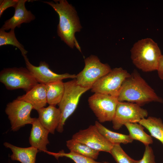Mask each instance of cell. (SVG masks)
<instances>
[{
	"instance_id": "f1b7e54d",
	"label": "cell",
	"mask_w": 163,
	"mask_h": 163,
	"mask_svg": "<svg viewBox=\"0 0 163 163\" xmlns=\"http://www.w3.org/2000/svg\"><path fill=\"white\" fill-rule=\"evenodd\" d=\"M104 163H110L108 161H104Z\"/></svg>"
},
{
	"instance_id": "ba28073f",
	"label": "cell",
	"mask_w": 163,
	"mask_h": 163,
	"mask_svg": "<svg viewBox=\"0 0 163 163\" xmlns=\"http://www.w3.org/2000/svg\"><path fill=\"white\" fill-rule=\"evenodd\" d=\"M88 101L90 108L100 123L112 121L119 102L117 97L94 93L89 97Z\"/></svg>"
},
{
	"instance_id": "9a60e30c",
	"label": "cell",
	"mask_w": 163,
	"mask_h": 163,
	"mask_svg": "<svg viewBox=\"0 0 163 163\" xmlns=\"http://www.w3.org/2000/svg\"><path fill=\"white\" fill-rule=\"evenodd\" d=\"M29 138L31 146L37 149L39 151L44 152L47 151V145L50 143L48 135L50 133L40 123L38 118L33 122Z\"/></svg>"
},
{
	"instance_id": "52a82bcc",
	"label": "cell",
	"mask_w": 163,
	"mask_h": 163,
	"mask_svg": "<svg viewBox=\"0 0 163 163\" xmlns=\"http://www.w3.org/2000/svg\"><path fill=\"white\" fill-rule=\"evenodd\" d=\"M130 74L121 67L112 69L93 85L91 91L117 97L123 82Z\"/></svg>"
},
{
	"instance_id": "7c38bea8",
	"label": "cell",
	"mask_w": 163,
	"mask_h": 163,
	"mask_svg": "<svg viewBox=\"0 0 163 163\" xmlns=\"http://www.w3.org/2000/svg\"><path fill=\"white\" fill-rule=\"evenodd\" d=\"M27 68L30 72L38 83L46 84L51 82L62 81L64 79H75V74L68 73L58 74L52 71L45 62H40L38 66H35L29 62L26 55L24 56Z\"/></svg>"
},
{
	"instance_id": "277c9868",
	"label": "cell",
	"mask_w": 163,
	"mask_h": 163,
	"mask_svg": "<svg viewBox=\"0 0 163 163\" xmlns=\"http://www.w3.org/2000/svg\"><path fill=\"white\" fill-rule=\"evenodd\" d=\"M64 86L62 97L58 104L61 113V120L56 129L59 133L63 132L65 122L75 110L81 96L91 89L78 85L75 78L64 82Z\"/></svg>"
},
{
	"instance_id": "e0dca14e",
	"label": "cell",
	"mask_w": 163,
	"mask_h": 163,
	"mask_svg": "<svg viewBox=\"0 0 163 163\" xmlns=\"http://www.w3.org/2000/svg\"><path fill=\"white\" fill-rule=\"evenodd\" d=\"M3 145L12 151V154L10 156L12 160L21 163H35L36 155L39 151L37 148L31 146L27 148L20 147L6 142Z\"/></svg>"
},
{
	"instance_id": "d4e9b609",
	"label": "cell",
	"mask_w": 163,
	"mask_h": 163,
	"mask_svg": "<svg viewBox=\"0 0 163 163\" xmlns=\"http://www.w3.org/2000/svg\"><path fill=\"white\" fill-rule=\"evenodd\" d=\"M110 153L117 163L138 162V160L131 158L125 152L120 146V144H114Z\"/></svg>"
},
{
	"instance_id": "7402d4cb",
	"label": "cell",
	"mask_w": 163,
	"mask_h": 163,
	"mask_svg": "<svg viewBox=\"0 0 163 163\" xmlns=\"http://www.w3.org/2000/svg\"><path fill=\"white\" fill-rule=\"evenodd\" d=\"M66 145L70 152L78 154L94 160L97 158L99 154V151L94 149L72 138L66 141Z\"/></svg>"
},
{
	"instance_id": "5bb4252c",
	"label": "cell",
	"mask_w": 163,
	"mask_h": 163,
	"mask_svg": "<svg viewBox=\"0 0 163 163\" xmlns=\"http://www.w3.org/2000/svg\"><path fill=\"white\" fill-rule=\"evenodd\" d=\"M38 118L42 126L51 134H54L59 123L61 117L59 108L49 105L38 110Z\"/></svg>"
},
{
	"instance_id": "484cf974",
	"label": "cell",
	"mask_w": 163,
	"mask_h": 163,
	"mask_svg": "<svg viewBox=\"0 0 163 163\" xmlns=\"http://www.w3.org/2000/svg\"><path fill=\"white\" fill-rule=\"evenodd\" d=\"M138 163H156L153 150L149 145H145L143 156Z\"/></svg>"
},
{
	"instance_id": "8fae6325",
	"label": "cell",
	"mask_w": 163,
	"mask_h": 163,
	"mask_svg": "<svg viewBox=\"0 0 163 163\" xmlns=\"http://www.w3.org/2000/svg\"><path fill=\"white\" fill-rule=\"evenodd\" d=\"M72 139L95 150L109 153L114 145L100 132L95 125L80 130L73 135Z\"/></svg>"
},
{
	"instance_id": "8992f818",
	"label": "cell",
	"mask_w": 163,
	"mask_h": 163,
	"mask_svg": "<svg viewBox=\"0 0 163 163\" xmlns=\"http://www.w3.org/2000/svg\"><path fill=\"white\" fill-rule=\"evenodd\" d=\"M83 70L76 75L78 85L85 88H92L101 78L112 69L107 64L102 63L97 56L91 55L85 60Z\"/></svg>"
},
{
	"instance_id": "30bf717a",
	"label": "cell",
	"mask_w": 163,
	"mask_h": 163,
	"mask_svg": "<svg viewBox=\"0 0 163 163\" xmlns=\"http://www.w3.org/2000/svg\"><path fill=\"white\" fill-rule=\"evenodd\" d=\"M33 107L30 103L17 99L8 103L5 112L8 116L11 130L17 131L27 124H32L36 118L30 117Z\"/></svg>"
},
{
	"instance_id": "d6986e66",
	"label": "cell",
	"mask_w": 163,
	"mask_h": 163,
	"mask_svg": "<svg viewBox=\"0 0 163 163\" xmlns=\"http://www.w3.org/2000/svg\"><path fill=\"white\" fill-rule=\"evenodd\" d=\"M139 123L148 130L151 136L159 141L163 145V122L161 118L149 117L142 119Z\"/></svg>"
},
{
	"instance_id": "ac0fdd59",
	"label": "cell",
	"mask_w": 163,
	"mask_h": 163,
	"mask_svg": "<svg viewBox=\"0 0 163 163\" xmlns=\"http://www.w3.org/2000/svg\"><path fill=\"white\" fill-rule=\"evenodd\" d=\"M47 103L55 106L60 101L64 89V83L58 81L45 84Z\"/></svg>"
},
{
	"instance_id": "7a4b0ae2",
	"label": "cell",
	"mask_w": 163,
	"mask_h": 163,
	"mask_svg": "<svg viewBox=\"0 0 163 163\" xmlns=\"http://www.w3.org/2000/svg\"><path fill=\"white\" fill-rule=\"evenodd\" d=\"M117 99L119 102L135 103L140 106L152 102L163 103V99L136 70L123 82Z\"/></svg>"
},
{
	"instance_id": "603a6c76",
	"label": "cell",
	"mask_w": 163,
	"mask_h": 163,
	"mask_svg": "<svg viewBox=\"0 0 163 163\" xmlns=\"http://www.w3.org/2000/svg\"><path fill=\"white\" fill-rule=\"evenodd\" d=\"M7 45H11L15 46L21 51L23 56L26 55L27 51L25 49L24 46L17 39L14 30H11L8 32L0 29V46Z\"/></svg>"
},
{
	"instance_id": "4fadbf2b",
	"label": "cell",
	"mask_w": 163,
	"mask_h": 163,
	"mask_svg": "<svg viewBox=\"0 0 163 163\" xmlns=\"http://www.w3.org/2000/svg\"><path fill=\"white\" fill-rule=\"evenodd\" d=\"M27 0H18V3L14 8V15L10 19L5 21L1 28L5 30L9 29L14 30L16 27L20 28L23 23H29L35 18V16L25 7Z\"/></svg>"
},
{
	"instance_id": "3957f363",
	"label": "cell",
	"mask_w": 163,
	"mask_h": 163,
	"mask_svg": "<svg viewBox=\"0 0 163 163\" xmlns=\"http://www.w3.org/2000/svg\"><path fill=\"white\" fill-rule=\"evenodd\" d=\"M131 58L134 65L144 72L157 70L162 55L157 44L147 38L138 40L131 50Z\"/></svg>"
},
{
	"instance_id": "ffe728a7",
	"label": "cell",
	"mask_w": 163,
	"mask_h": 163,
	"mask_svg": "<svg viewBox=\"0 0 163 163\" xmlns=\"http://www.w3.org/2000/svg\"><path fill=\"white\" fill-rule=\"evenodd\" d=\"M95 125L100 132L109 142L113 144H126L132 143L133 140L129 135L112 131L100 123L96 121Z\"/></svg>"
},
{
	"instance_id": "6da1fadb",
	"label": "cell",
	"mask_w": 163,
	"mask_h": 163,
	"mask_svg": "<svg viewBox=\"0 0 163 163\" xmlns=\"http://www.w3.org/2000/svg\"><path fill=\"white\" fill-rule=\"evenodd\" d=\"M43 2L51 6L58 14L59 22L57 33L61 40L71 48L74 46L81 52L75 36L80 31L81 26L74 7L66 0Z\"/></svg>"
},
{
	"instance_id": "5b68a950",
	"label": "cell",
	"mask_w": 163,
	"mask_h": 163,
	"mask_svg": "<svg viewBox=\"0 0 163 163\" xmlns=\"http://www.w3.org/2000/svg\"><path fill=\"white\" fill-rule=\"evenodd\" d=\"M0 82L8 90L22 89L26 92L38 84L26 68H5L0 73Z\"/></svg>"
},
{
	"instance_id": "cb8c5ba5",
	"label": "cell",
	"mask_w": 163,
	"mask_h": 163,
	"mask_svg": "<svg viewBox=\"0 0 163 163\" xmlns=\"http://www.w3.org/2000/svg\"><path fill=\"white\" fill-rule=\"evenodd\" d=\"M48 154L54 156L57 159L61 157H66L72 160L75 163H104V162L97 161L95 160L78 154L70 152L69 153H65L62 150L57 153L49 152H45Z\"/></svg>"
},
{
	"instance_id": "2e32d148",
	"label": "cell",
	"mask_w": 163,
	"mask_h": 163,
	"mask_svg": "<svg viewBox=\"0 0 163 163\" xmlns=\"http://www.w3.org/2000/svg\"><path fill=\"white\" fill-rule=\"evenodd\" d=\"M16 99L30 103L34 109L37 110L44 107L47 103L45 84L38 83L25 94L19 96Z\"/></svg>"
},
{
	"instance_id": "9c48e42d",
	"label": "cell",
	"mask_w": 163,
	"mask_h": 163,
	"mask_svg": "<svg viewBox=\"0 0 163 163\" xmlns=\"http://www.w3.org/2000/svg\"><path fill=\"white\" fill-rule=\"evenodd\" d=\"M148 115L147 111L136 104L119 101L112 121L113 127L118 130L126 123H139Z\"/></svg>"
},
{
	"instance_id": "4316f807",
	"label": "cell",
	"mask_w": 163,
	"mask_h": 163,
	"mask_svg": "<svg viewBox=\"0 0 163 163\" xmlns=\"http://www.w3.org/2000/svg\"><path fill=\"white\" fill-rule=\"evenodd\" d=\"M18 0H4L0 1V17L4 11L8 8L13 7L14 8L17 5Z\"/></svg>"
},
{
	"instance_id": "44dd1931",
	"label": "cell",
	"mask_w": 163,
	"mask_h": 163,
	"mask_svg": "<svg viewBox=\"0 0 163 163\" xmlns=\"http://www.w3.org/2000/svg\"><path fill=\"white\" fill-rule=\"evenodd\" d=\"M124 125L129 133V135L133 140L139 141L145 145H149L153 143L152 136L147 134L144 130V127L139 123H126Z\"/></svg>"
},
{
	"instance_id": "83f0119b",
	"label": "cell",
	"mask_w": 163,
	"mask_h": 163,
	"mask_svg": "<svg viewBox=\"0 0 163 163\" xmlns=\"http://www.w3.org/2000/svg\"><path fill=\"white\" fill-rule=\"evenodd\" d=\"M158 76L161 80H163V55L161 56L157 69Z\"/></svg>"
}]
</instances>
